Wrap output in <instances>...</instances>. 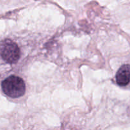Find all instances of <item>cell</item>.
Returning a JSON list of instances; mask_svg holds the SVG:
<instances>
[{"mask_svg": "<svg viewBox=\"0 0 130 130\" xmlns=\"http://www.w3.org/2000/svg\"><path fill=\"white\" fill-rule=\"evenodd\" d=\"M1 86L4 93L11 98L20 97L25 93V83L19 76H9L3 81Z\"/></svg>", "mask_w": 130, "mask_h": 130, "instance_id": "obj_1", "label": "cell"}, {"mask_svg": "<svg viewBox=\"0 0 130 130\" xmlns=\"http://www.w3.org/2000/svg\"><path fill=\"white\" fill-rule=\"evenodd\" d=\"M0 55L7 63H17L20 57V48L11 39H4L0 42Z\"/></svg>", "mask_w": 130, "mask_h": 130, "instance_id": "obj_2", "label": "cell"}, {"mask_svg": "<svg viewBox=\"0 0 130 130\" xmlns=\"http://www.w3.org/2000/svg\"><path fill=\"white\" fill-rule=\"evenodd\" d=\"M116 79L118 85L125 86L129 82V66L128 64L123 65L119 69L116 76Z\"/></svg>", "mask_w": 130, "mask_h": 130, "instance_id": "obj_3", "label": "cell"}]
</instances>
